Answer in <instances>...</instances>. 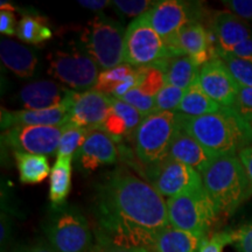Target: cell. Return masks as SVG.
<instances>
[{"label":"cell","mask_w":252,"mask_h":252,"mask_svg":"<svg viewBox=\"0 0 252 252\" xmlns=\"http://www.w3.org/2000/svg\"><path fill=\"white\" fill-rule=\"evenodd\" d=\"M89 132L90 130L78 127V126L71 125L69 123L64 132L61 135L56 157L70 158V159H72L74 157H77Z\"/></svg>","instance_id":"29"},{"label":"cell","mask_w":252,"mask_h":252,"mask_svg":"<svg viewBox=\"0 0 252 252\" xmlns=\"http://www.w3.org/2000/svg\"><path fill=\"white\" fill-rule=\"evenodd\" d=\"M198 82L204 93L222 108L231 109L234 106L241 87L219 56L201 67Z\"/></svg>","instance_id":"14"},{"label":"cell","mask_w":252,"mask_h":252,"mask_svg":"<svg viewBox=\"0 0 252 252\" xmlns=\"http://www.w3.org/2000/svg\"><path fill=\"white\" fill-rule=\"evenodd\" d=\"M0 8H1V11L13 12V13L15 11L14 5L11 4V2H8V1H1V2H0Z\"/></svg>","instance_id":"48"},{"label":"cell","mask_w":252,"mask_h":252,"mask_svg":"<svg viewBox=\"0 0 252 252\" xmlns=\"http://www.w3.org/2000/svg\"><path fill=\"white\" fill-rule=\"evenodd\" d=\"M72 91L55 81L40 80L25 86L19 99L26 110H47L67 102Z\"/></svg>","instance_id":"16"},{"label":"cell","mask_w":252,"mask_h":252,"mask_svg":"<svg viewBox=\"0 0 252 252\" xmlns=\"http://www.w3.org/2000/svg\"><path fill=\"white\" fill-rule=\"evenodd\" d=\"M146 176L151 185L162 196L168 198L186 191L203 188L202 176L196 169L169 157L147 166Z\"/></svg>","instance_id":"11"},{"label":"cell","mask_w":252,"mask_h":252,"mask_svg":"<svg viewBox=\"0 0 252 252\" xmlns=\"http://www.w3.org/2000/svg\"><path fill=\"white\" fill-rule=\"evenodd\" d=\"M46 231L58 252H93L94 249L88 220L76 210L63 209L56 213Z\"/></svg>","instance_id":"9"},{"label":"cell","mask_w":252,"mask_h":252,"mask_svg":"<svg viewBox=\"0 0 252 252\" xmlns=\"http://www.w3.org/2000/svg\"><path fill=\"white\" fill-rule=\"evenodd\" d=\"M178 127V112L157 111L146 116L133 133L135 153L140 161L150 166L168 157Z\"/></svg>","instance_id":"5"},{"label":"cell","mask_w":252,"mask_h":252,"mask_svg":"<svg viewBox=\"0 0 252 252\" xmlns=\"http://www.w3.org/2000/svg\"><path fill=\"white\" fill-rule=\"evenodd\" d=\"M234 245L238 252H252V222L235 230Z\"/></svg>","instance_id":"39"},{"label":"cell","mask_w":252,"mask_h":252,"mask_svg":"<svg viewBox=\"0 0 252 252\" xmlns=\"http://www.w3.org/2000/svg\"><path fill=\"white\" fill-rule=\"evenodd\" d=\"M236 115L249 124L252 123V88H241L231 108Z\"/></svg>","instance_id":"36"},{"label":"cell","mask_w":252,"mask_h":252,"mask_svg":"<svg viewBox=\"0 0 252 252\" xmlns=\"http://www.w3.org/2000/svg\"><path fill=\"white\" fill-rule=\"evenodd\" d=\"M98 220L105 244L146 248L169 224L167 201L152 185L118 168L99 186Z\"/></svg>","instance_id":"1"},{"label":"cell","mask_w":252,"mask_h":252,"mask_svg":"<svg viewBox=\"0 0 252 252\" xmlns=\"http://www.w3.org/2000/svg\"><path fill=\"white\" fill-rule=\"evenodd\" d=\"M151 252H153V251H151Z\"/></svg>","instance_id":"50"},{"label":"cell","mask_w":252,"mask_h":252,"mask_svg":"<svg viewBox=\"0 0 252 252\" xmlns=\"http://www.w3.org/2000/svg\"><path fill=\"white\" fill-rule=\"evenodd\" d=\"M238 158L241 160L242 165L244 167V171L247 173L249 184H250V196L252 195V143L244 147L238 153Z\"/></svg>","instance_id":"42"},{"label":"cell","mask_w":252,"mask_h":252,"mask_svg":"<svg viewBox=\"0 0 252 252\" xmlns=\"http://www.w3.org/2000/svg\"><path fill=\"white\" fill-rule=\"evenodd\" d=\"M203 188L217 216H230L250 197V184L238 154L220 156L201 172Z\"/></svg>","instance_id":"3"},{"label":"cell","mask_w":252,"mask_h":252,"mask_svg":"<svg viewBox=\"0 0 252 252\" xmlns=\"http://www.w3.org/2000/svg\"><path fill=\"white\" fill-rule=\"evenodd\" d=\"M224 62L228 70L241 88H252V61L236 58V56L220 53L217 55Z\"/></svg>","instance_id":"31"},{"label":"cell","mask_w":252,"mask_h":252,"mask_svg":"<svg viewBox=\"0 0 252 252\" xmlns=\"http://www.w3.org/2000/svg\"><path fill=\"white\" fill-rule=\"evenodd\" d=\"M121 99L137 109L144 117H146V116L153 112H157L156 97L147 96V94L141 93L138 88H134V89L128 91Z\"/></svg>","instance_id":"34"},{"label":"cell","mask_w":252,"mask_h":252,"mask_svg":"<svg viewBox=\"0 0 252 252\" xmlns=\"http://www.w3.org/2000/svg\"><path fill=\"white\" fill-rule=\"evenodd\" d=\"M173 55L159 34L151 27L145 13L126 28L124 62L133 68L156 65Z\"/></svg>","instance_id":"8"},{"label":"cell","mask_w":252,"mask_h":252,"mask_svg":"<svg viewBox=\"0 0 252 252\" xmlns=\"http://www.w3.org/2000/svg\"><path fill=\"white\" fill-rule=\"evenodd\" d=\"M208 237L168 225L156 235L153 252H198Z\"/></svg>","instance_id":"22"},{"label":"cell","mask_w":252,"mask_h":252,"mask_svg":"<svg viewBox=\"0 0 252 252\" xmlns=\"http://www.w3.org/2000/svg\"><path fill=\"white\" fill-rule=\"evenodd\" d=\"M48 74L74 89V91L93 90L98 80V64L88 54L83 45L80 48L60 49L48 55Z\"/></svg>","instance_id":"7"},{"label":"cell","mask_w":252,"mask_h":252,"mask_svg":"<svg viewBox=\"0 0 252 252\" xmlns=\"http://www.w3.org/2000/svg\"><path fill=\"white\" fill-rule=\"evenodd\" d=\"M31 252H58L50 244V242L46 241H40L39 243H36L33 248L31 249Z\"/></svg>","instance_id":"47"},{"label":"cell","mask_w":252,"mask_h":252,"mask_svg":"<svg viewBox=\"0 0 252 252\" xmlns=\"http://www.w3.org/2000/svg\"><path fill=\"white\" fill-rule=\"evenodd\" d=\"M135 75H137V68L131 67L127 63H123L118 67L99 72L94 90L109 94V96H113V94L122 84L131 80Z\"/></svg>","instance_id":"28"},{"label":"cell","mask_w":252,"mask_h":252,"mask_svg":"<svg viewBox=\"0 0 252 252\" xmlns=\"http://www.w3.org/2000/svg\"><path fill=\"white\" fill-rule=\"evenodd\" d=\"M111 109L113 112H116L118 116H121L124 119L126 125H127L130 135H133L135 130L138 128V126L140 125V123L145 118L137 109L133 108L130 104L125 103L122 99L115 98V97H111Z\"/></svg>","instance_id":"33"},{"label":"cell","mask_w":252,"mask_h":252,"mask_svg":"<svg viewBox=\"0 0 252 252\" xmlns=\"http://www.w3.org/2000/svg\"><path fill=\"white\" fill-rule=\"evenodd\" d=\"M200 69L189 56H176L167 60L163 64L166 84L187 91L198 80Z\"/></svg>","instance_id":"23"},{"label":"cell","mask_w":252,"mask_h":252,"mask_svg":"<svg viewBox=\"0 0 252 252\" xmlns=\"http://www.w3.org/2000/svg\"><path fill=\"white\" fill-rule=\"evenodd\" d=\"M180 125L204 149L220 156H235L252 143V126L231 109L200 117L179 113Z\"/></svg>","instance_id":"2"},{"label":"cell","mask_w":252,"mask_h":252,"mask_svg":"<svg viewBox=\"0 0 252 252\" xmlns=\"http://www.w3.org/2000/svg\"><path fill=\"white\" fill-rule=\"evenodd\" d=\"M168 157L176 161H180L200 173L216 159L217 156L208 151L198 141L186 132L179 121V127L169 146Z\"/></svg>","instance_id":"18"},{"label":"cell","mask_w":252,"mask_h":252,"mask_svg":"<svg viewBox=\"0 0 252 252\" xmlns=\"http://www.w3.org/2000/svg\"><path fill=\"white\" fill-rule=\"evenodd\" d=\"M11 231L12 226L11 222H9L8 216L2 212L1 213V225H0V242H1V248H4V245L7 244L11 237Z\"/></svg>","instance_id":"45"},{"label":"cell","mask_w":252,"mask_h":252,"mask_svg":"<svg viewBox=\"0 0 252 252\" xmlns=\"http://www.w3.org/2000/svg\"><path fill=\"white\" fill-rule=\"evenodd\" d=\"M228 54H231L239 59L248 60V61H252V36L247 41H244L243 43H241V45L236 46Z\"/></svg>","instance_id":"43"},{"label":"cell","mask_w":252,"mask_h":252,"mask_svg":"<svg viewBox=\"0 0 252 252\" xmlns=\"http://www.w3.org/2000/svg\"><path fill=\"white\" fill-rule=\"evenodd\" d=\"M115 8L121 14L126 17H140L147 11H150L157 1H150V0H115L112 1Z\"/></svg>","instance_id":"35"},{"label":"cell","mask_w":252,"mask_h":252,"mask_svg":"<svg viewBox=\"0 0 252 252\" xmlns=\"http://www.w3.org/2000/svg\"><path fill=\"white\" fill-rule=\"evenodd\" d=\"M74 93V91H72ZM71 96L62 105L47 110H17L8 111L1 109L2 130L14 126H64L69 124V102Z\"/></svg>","instance_id":"15"},{"label":"cell","mask_w":252,"mask_h":252,"mask_svg":"<svg viewBox=\"0 0 252 252\" xmlns=\"http://www.w3.org/2000/svg\"><path fill=\"white\" fill-rule=\"evenodd\" d=\"M99 130L106 132V133H108L115 141H119L123 137L130 135L125 121L121 117V116H118L117 113L113 112L112 109L109 113L108 118L105 119V122H104L103 126Z\"/></svg>","instance_id":"37"},{"label":"cell","mask_w":252,"mask_h":252,"mask_svg":"<svg viewBox=\"0 0 252 252\" xmlns=\"http://www.w3.org/2000/svg\"><path fill=\"white\" fill-rule=\"evenodd\" d=\"M14 158L21 184L37 185L46 180L52 173L48 159L45 156L14 152Z\"/></svg>","instance_id":"25"},{"label":"cell","mask_w":252,"mask_h":252,"mask_svg":"<svg viewBox=\"0 0 252 252\" xmlns=\"http://www.w3.org/2000/svg\"><path fill=\"white\" fill-rule=\"evenodd\" d=\"M145 17L171 50L173 58L182 56L176 49V40L186 25L197 21L198 14L194 6L178 0L157 1V4L145 13Z\"/></svg>","instance_id":"10"},{"label":"cell","mask_w":252,"mask_h":252,"mask_svg":"<svg viewBox=\"0 0 252 252\" xmlns=\"http://www.w3.org/2000/svg\"><path fill=\"white\" fill-rule=\"evenodd\" d=\"M17 36L21 41L31 45L49 41L53 37L48 20L39 14H23L17 26Z\"/></svg>","instance_id":"27"},{"label":"cell","mask_w":252,"mask_h":252,"mask_svg":"<svg viewBox=\"0 0 252 252\" xmlns=\"http://www.w3.org/2000/svg\"><path fill=\"white\" fill-rule=\"evenodd\" d=\"M115 143L103 130H91L77 154L82 167L87 171H94L100 166L115 163L118 159V150Z\"/></svg>","instance_id":"17"},{"label":"cell","mask_w":252,"mask_h":252,"mask_svg":"<svg viewBox=\"0 0 252 252\" xmlns=\"http://www.w3.org/2000/svg\"><path fill=\"white\" fill-rule=\"evenodd\" d=\"M93 252H151L146 248H135V247H121V245L105 244L103 243L99 249L94 248Z\"/></svg>","instance_id":"44"},{"label":"cell","mask_w":252,"mask_h":252,"mask_svg":"<svg viewBox=\"0 0 252 252\" xmlns=\"http://www.w3.org/2000/svg\"><path fill=\"white\" fill-rule=\"evenodd\" d=\"M223 5L238 18L252 20V0H223Z\"/></svg>","instance_id":"40"},{"label":"cell","mask_w":252,"mask_h":252,"mask_svg":"<svg viewBox=\"0 0 252 252\" xmlns=\"http://www.w3.org/2000/svg\"><path fill=\"white\" fill-rule=\"evenodd\" d=\"M9 252H31V249H28L26 247H20V248L14 249V250H12Z\"/></svg>","instance_id":"49"},{"label":"cell","mask_w":252,"mask_h":252,"mask_svg":"<svg viewBox=\"0 0 252 252\" xmlns=\"http://www.w3.org/2000/svg\"><path fill=\"white\" fill-rule=\"evenodd\" d=\"M176 49L182 56H189L200 68L215 58L209 45L208 31L197 21H191L180 31Z\"/></svg>","instance_id":"20"},{"label":"cell","mask_w":252,"mask_h":252,"mask_svg":"<svg viewBox=\"0 0 252 252\" xmlns=\"http://www.w3.org/2000/svg\"><path fill=\"white\" fill-rule=\"evenodd\" d=\"M67 125L14 126L2 133V141L14 152L53 156L58 152L60 139Z\"/></svg>","instance_id":"12"},{"label":"cell","mask_w":252,"mask_h":252,"mask_svg":"<svg viewBox=\"0 0 252 252\" xmlns=\"http://www.w3.org/2000/svg\"><path fill=\"white\" fill-rule=\"evenodd\" d=\"M229 244H234V231H222L204 241L198 252H223Z\"/></svg>","instance_id":"38"},{"label":"cell","mask_w":252,"mask_h":252,"mask_svg":"<svg viewBox=\"0 0 252 252\" xmlns=\"http://www.w3.org/2000/svg\"><path fill=\"white\" fill-rule=\"evenodd\" d=\"M169 224L176 229L207 237L217 216L215 206L204 188L194 189L167 200Z\"/></svg>","instance_id":"6"},{"label":"cell","mask_w":252,"mask_h":252,"mask_svg":"<svg viewBox=\"0 0 252 252\" xmlns=\"http://www.w3.org/2000/svg\"><path fill=\"white\" fill-rule=\"evenodd\" d=\"M0 58L2 64L19 77H31L35 72L37 64L35 52L17 41L1 39Z\"/></svg>","instance_id":"21"},{"label":"cell","mask_w":252,"mask_h":252,"mask_svg":"<svg viewBox=\"0 0 252 252\" xmlns=\"http://www.w3.org/2000/svg\"><path fill=\"white\" fill-rule=\"evenodd\" d=\"M223 108L202 90L198 80L186 91L176 112L187 117H200L220 112Z\"/></svg>","instance_id":"24"},{"label":"cell","mask_w":252,"mask_h":252,"mask_svg":"<svg viewBox=\"0 0 252 252\" xmlns=\"http://www.w3.org/2000/svg\"><path fill=\"white\" fill-rule=\"evenodd\" d=\"M70 158L58 157L50 173L49 200L54 206H61L71 189Z\"/></svg>","instance_id":"26"},{"label":"cell","mask_w":252,"mask_h":252,"mask_svg":"<svg viewBox=\"0 0 252 252\" xmlns=\"http://www.w3.org/2000/svg\"><path fill=\"white\" fill-rule=\"evenodd\" d=\"M138 69V86L141 93L150 97H156L166 86L165 71L160 64Z\"/></svg>","instance_id":"30"},{"label":"cell","mask_w":252,"mask_h":252,"mask_svg":"<svg viewBox=\"0 0 252 252\" xmlns=\"http://www.w3.org/2000/svg\"><path fill=\"white\" fill-rule=\"evenodd\" d=\"M185 94L186 90L171 86V84H166L156 96L157 111L176 112Z\"/></svg>","instance_id":"32"},{"label":"cell","mask_w":252,"mask_h":252,"mask_svg":"<svg viewBox=\"0 0 252 252\" xmlns=\"http://www.w3.org/2000/svg\"><path fill=\"white\" fill-rule=\"evenodd\" d=\"M125 33L123 25L98 14L84 27L80 41L98 67L109 70L124 62Z\"/></svg>","instance_id":"4"},{"label":"cell","mask_w":252,"mask_h":252,"mask_svg":"<svg viewBox=\"0 0 252 252\" xmlns=\"http://www.w3.org/2000/svg\"><path fill=\"white\" fill-rule=\"evenodd\" d=\"M78 4L90 11L100 12L102 9L108 7L110 4H112V1H109V0H80Z\"/></svg>","instance_id":"46"},{"label":"cell","mask_w":252,"mask_h":252,"mask_svg":"<svg viewBox=\"0 0 252 252\" xmlns=\"http://www.w3.org/2000/svg\"><path fill=\"white\" fill-rule=\"evenodd\" d=\"M111 111V96L97 90L74 91L69 102V123L87 130H98Z\"/></svg>","instance_id":"13"},{"label":"cell","mask_w":252,"mask_h":252,"mask_svg":"<svg viewBox=\"0 0 252 252\" xmlns=\"http://www.w3.org/2000/svg\"><path fill=\"white\" fill-rule=\"evenodd\" d=\"M212 31L216 36V56L230 53L252 36V30L231 12H220L213 19Z\"/></svg>","instance_id":"19"},{"label":"cell","mask_w":252,"mask_h":252,"mask_svg":"<svg viewBox=\"0 0 252 252\" xmlns=\"http://www.w3.org/2000/svg\"><path fill=\"white\" fill-rule=\"evenodd\" d=\"M17 26L18 24L13 12H0V32H1V34L8 36L17 35Z\"/></svg>","instance_id":"41"}]
</instances>
